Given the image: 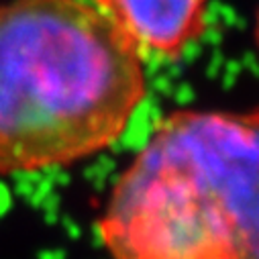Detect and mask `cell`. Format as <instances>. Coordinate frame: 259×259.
Wrapping results in <instances>:
<instances>
[{"mask_svg":"<svg viewBox=\"0 0 259 259\" xmlns=\"http://www.w3.org/2000/svg\"><path fill=\"white\" fill-rule=\"evenodd\" d=\"M145 94L141 47L92 3L0 5V176L104 151Z\"/></svg>","mask_w":259,"mask_h":259,"instance_id":"6da1fadb","label":"cell"},{"mask_svg":"<svg viewBox=\"0 0 259 259\" xmlns=\"http://www.w3.org/2000/svg\"><path fill=\"white\" fill-rule=\"evenodd\" d=\"M141 51L178 57L204 31L208 0H90Z\"/></svg>","mask_w":259,"mask_h":259,"instance_id":"3957f363","label":"cell"},{"mask_svg":"<svg viewBox=\"0 0 259 259\" xmlns=\"http://www.w3.org/2000/svg\"><path fill=\"white\" fill-rule=\"evenodd\" d=\"M110 259H257V114L165 116L116 180Z\"/></svg>","mask_w":259,"mask_h":259,"instance_id":"7a4b0ae2","label":"cell"}]
</instances>
